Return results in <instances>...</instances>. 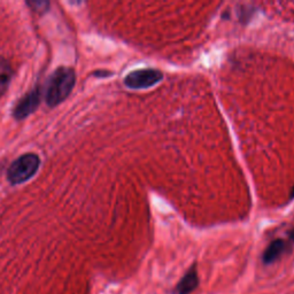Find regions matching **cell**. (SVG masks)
I'll return each instance as SVG.
<instances>
[{
    "label": "cell",
    "instance_id": "obj_1",
    "mask_svg": "<svg viewBox=\"0 0 294 294\" xmlns=\"http://www.w3.org/2000/svg\"><path fill=\"white\" fill-rule=\"evenodd\" d=\"M76 75L72 68L60 67L51 76L46 89V102L51 107L58 106L72 93Z\"/></svg>",
    "mask_w": 294,
    "mask_h": 294
},
{
    "label": "cell",
    "instance_id": "obj_2",
    "mask_svg": "<svg viewBox=\"0 0 294 294\" xmlns=\"http://www.w3.org/2000/svg\"><path fill=\"white\" fill-rule=\"evenodd\" d=\"M40 165L39 156L34 153L23 154L11 164L7 172L8 182L16 185L29 181L35 176Z\"/></svg>",
    "mask_w": 294,
    "mask_h": 294
},
{
    "label": "cell",
    "instance_id": "obj_3",
    "mask_svg": "<svg viewBox=\"0 0 294 294\" xmlns=\"http://www.w3.org/2000/svg\"><path fill=\"white\" fill-rule=\"evenodd\" d=\"M163 78V74L158 69H139L128 74L124 78L125 87L129 89H147L159 83Z\"/></svg>",
    "mask_w": 294,
    "mask_h": 294
},
{
    "label": "cell",
    "instance_id": "obj_4",
    "mask_svg": "<svg viewBox=\"0 0 294 294\" xmlns=\"http://www.w3.org/2000/svg\"><path fill=\"white\" fill-rule=\"evenodd\" d=\"M40 96L41 93L39 88H35L30 92H28L25 97H22L17 101L15 107H14V117L16 120H23V118L31 115L37 110V107L39 106Z\"/></svg>",
    "mask_w": 294,
    "mask_h": 294
},
{
    "label": "cell",
    "instance_id": "obj_5",
    "mask_svg": "<svg viewBox=\"0 0 294 294\" xmlns=\"http://www.w3.org/2000/svg\"><path fill=\"white\" fill-rule=\"evenodd\" d=\"M199 286V276L196 268V264H193L190 268L186 274L181 278V281L177 283L175 287V294H191L197 290Z\"/></svg>",
    "mask_w": 294,
    "mask_h": 294
},
{
    "label": "cell",
    "instance_id": "obj_6",
    "mask_svg": "<svg viewBox=\"0 0 294 294\" xmlns=\"http://www.w3.org/2000/svg\"><path fill=\"white\" fill-rule=\"evenodd\" d=\"M288 250V244L283 239H276L271 241L263 252L262 261L264 264H271L277 261L284 253Z\"/></svg>",
    "mask_w": 294,
    "mask_h": 294
},
{
    "label": "cell",
    "instance_id": "obj_7",
    "mask_svg": "<svg viewBox=\"0 0 294 294\" xmlns=\"http://www.w3.org/2000/svg\"><path fill=\"white\" fill-rule=\"evenodd\" d=\"M13 77V70L8 61L0 58V98L6 93Z\"/></svg>",
    "mask_w": 294,
    "mask_h": 294
},
{
    "label": "cell",
    "instance_id": "obj_8",
    "mask_svg": "<svg viewBox=\"0 0 294 294\" xmlns=\"http://www.w3.org/2000/svg\"><path fill=\"white\" fill-rule=\"evenodd\" d=\"M30 6L32 7V9H35L37 12H45L47 11V6H49V3H45V2H32L29 3Z\"/></svg>",
    "mask_w": 294,
    "mask_h": 294
},
{
    "label": "cell",
    "instance_id": "obj_9",
    "mask_svg": "<svg viewBox=\"0 0 294 294\" xmlns=\"http://www.w3.org/2000/svg\"><path fill=\"white\" fill-rule=\"evenodd\" d=\"M290 199L292 200V199H294V185H293V187L291 190V194H290Z\"/></svg>",
    "mask_w": 294,
    "mask_h": 294
},
{
    "label": "cell",
    "instance_id": "obj_10",
    "mask_svg": "<svg viewBox=\"0 0 294 294\" xmlns=\"http://www.w3.org/2000/svg\"><path fill=\"white\" fill-rule=\"evenodd\" d=\"M290 238H291L292 241H294V229L290 232Z\"/></svg>",
    "mask_w": 294,
    "mask_h": 294
}]
</instances>
